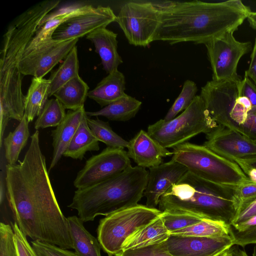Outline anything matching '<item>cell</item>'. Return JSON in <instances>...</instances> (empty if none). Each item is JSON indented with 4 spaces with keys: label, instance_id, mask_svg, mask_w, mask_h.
Wrapping results in <instances>:
<instances>
[{
    "label": "cell",
    "instance_id": "obj_5",
    "mask_svg": "<svg viewBox=\"0 0 256 256\" xmlns=\"http://www.w3.org/2000/svg\"><path fill=\"white\" fill-rule=\"evenodd\" d=\"M148 174L144 168L131 166L102 182L78 189L68 206L76 210L78 217L87 222L136 206L144 196Z\"/></svg>",
    "mask_w": 256,
    "mask_h": 256
},
{
    "label": "cell",
    "instance_id": "obj_17",
    "mask_svg": "<svg viewBox=\"0 0 256 256\" xmlns=\"http://www.w3.org/2000/svg\"><path fill=\"white\" fill-rule=\"evenodd\" d=\"M127 148L129 158L144 168L158 166L163 158L173 154L142 130L128 142Z\"/></svg>",
    "mask_w": 256,
    "mask_h": 256
},
{
    "label": "cell",
    "instance_id": "obj_8",
    "mask_svg": "<svg viewBox=\"0 0 256 256\" xmlns=\"http://www.w3.org/2000/svg\"><path fill=\"white\" fill-rule=\"evenodd\" d=\"M162 212L138 204L113 212L102 218L97 228L98 240L108 256L122 251L126 240L158 218Z\"/></svg>",
    "mask_w": 256,
    "mask_h": 256
},
{
    "label": "cell",
    "instance_id": "obj_41",
    "mask_svg": "<svg viewBox=\"0 0 256 256\" xmlns=\"http://www.w3.org/2000/svg\"><path fill=\"white\" fill-rule=\"evenodd\" d=\"M236 132L256 142V109L248 112L245 122Z\"/></svg>",
    "mask_w": 256,
    "mask_h": 256
},
{
    "label": "cell",
    "instance_id": "obj_48",
    "mask_svg": "<svg viewBox=\"0 0 256 256\" xmlns=\"http://www.w3.org/2000/svg\"><path fill=\"white\" fill-rule=\"evenodd\" d=\"M252 256H256V245L254 246V248Z\"/></svg>",
    "mask_w": 256,
    "mask_h": 256
},
{
    "label": "cell",
    "instance_id": "obj_31",
    "mask_svg": "<svg viewBox=\"0 0 256 256\" xmlns=\"http://www.w3.org/2000/svg\"><path fill=\"white\" fill-rule=\"evenodd\" d=\"M88 123L93 134L98 142L105 144L108 147L127 148L128 142L116 133L108 122L98 118L92 119L88 117Z\"/></svg>",
    "mask_w": 256,
    "mask_h": 256
},
{
    "label": "cell",
    "instance_id": "obj_12",
    "mask_svg": "<svg viewBox=\"0 0 256 256\" xmlns=\"http://www.w3.org/2000/svg\"><path fill=\"white\" fill-rule=\"evenodd\" d=\"M79 38L56 40L52 38L40 42L24 52L19 64L22 75L43 78L76 46Z\"/></svg>",
    "mask_w": 256,
    "mask_h": 256
},
{
    "label": "cell",
    "instance_id": "obj_2",
    "mask_svg": "<svg viewBox=\"0 0 256 256\" xmlns=\"http://www.w3.org/2000/svg\"><path fill=\"white\" fill-rule=\"evenodd\" d=\"M250 12L240 0L172 1L162 14L154 41L170 44L182 42L204 44L227 32H235Z\"/></svg>",
    "mask_w": 256,
    "mask_h": 256
},
{
    "label": "cell",
    "instance_id": "obj_26",
    "mask_svg": "<svg viewBox=\"0 0 256 256\" xmlns=\"http://www.w3.org/2000/svg\"><path fill=\"white\" fill-rule=\"evenodd\" d=\"M50 81L34 77L24 98V114L29 122L38 116L46 103L50 93Z\"/></svg>",
    "mask_w": 256,
    "mask_h": 256
},
{
    "label": "cell",
    "instance_id": "obj_29",
    "mask_svg": "<svg viewBox=\"0 0 256 256\" xmlns=\"http://www.w3.org/2000/svg\"><path fill=\"white\" fill-rule=\"evenodd\" d=\"M79 62L76 46H75L64 58L62 63L52 72L49 97L72 78L79 76Z\"/></svg>",
    "mask_w": 256,
    "mask_h": 256
},
{
    "label": "cell",
    "instance_id": "obj_19",
    "mask_svg": "<svg viewBox=\"0 0 256 256\" xmlns=\"http://www.w3.org/2000/svg\"><path fill=\"white\" fill-rule=\"evenodd\" d=\"M118 34L106 28L97 29L86 36L94 44L100 56L103 68L109 74L123 62L118 52Z\"/></svg>",
    "mask_w": 256,
    "mask_h": 256
},
{
    "label": "cell",
    "instance_id": "obj_3",
    "mask_svg": "<svg viewBox=\"0 0 256 256\" xmlns=\"http://www.w3.org/2000/svg\"><path fill=\"white\" fill-rule=\"evenodd\" d=\"M59 0L39 2L22 13L8 26L4 36L0 59V139L10 120L19 122L24 114L25 96L19 64L42 20L59 4Z\"/></svg>",
    "mask_w": 256,
    "mask_h": 256
},
{
    "label": "cell",
    "instance_id": "obj_7",
    "mask_svg": "<svg viewBox=\"0 0 256 256\" xmlns=\"http://www.w3.org/2000/svg\"><path fill=\"white\" fill-rule=\"evenodd\" d=\"M217 126L198 95L179 116L169 121L159 120L150 125L147 132L164 148H174L198 134H206Z\"/></svg>",
    "mask_w": 256,
    "mask_h": 256
},
{
    "label": "cell",
    "instance_id": "obj_18",
    "mask_svg": "<svg viewBox=\"0 0 256 256\" xmlns=\"http://www.w3.org/2000/svg\"><path fill=\"white\" fill-rule=\"evenodd\" d=\"M86 114L84 106L76 110H69L64 120L52 132L54 150L49 170L57 164L64 155Z\"/></svg>",
    "mask_w": 256,
    "mask_h": 256
},
{
    "label": "cell",
    "instance_id": "obj_30",
    "mask_svg": "<svg viewBox=\"0 0 256 256\" xmlns=\"http://www.w3.org/2000/svg\"><path fill=\"white\" fill-rule=\"evenodd\" d=\"M170 234L202 237L231 236L230 226L226 224L206 219L177 230Z\"/></svg>",
    "mask_w": 256,
    "mask_h": 256
},
{
    "label": "cell",
    "instance_id": "obj_6",
    "mask_svg": "<svg viewBox=\"0 0 256 256\" xmlns=\"http://www.w3.org/2000/svg\"><path fill=\"white\" fill-rule=\"evenodd\" d=\"M172 160L184 166L194 176L216 184L238 186L250 180L239 166L204 145L188 142L172 148Z\"/></svg>",
    "mask_w": 256,
    "mask_h": 256
},
{
    "label": "cell",
    "instance_id": "obj_22",
    "mask_svg": "<svg viewBox=\"0 0 256 256\" xmlns=\"http://www.w3.org/2000/svg\"><path fill=\"white\" fill-rule=\"evenodd\" d=\"M170 236L160 214L154 220L128 236L122 246V251L160 244L166 241Z\"/></svg>",
    "mask_w": 256,
    "mask_h": 256
},
{
    "label": "cell",
    "instance_id": "obj_33",
    "mask_svg": "<svg viewBox=\"0 0 256 256\" xmlns=\"http://www.w3.org/2000/svg\"><path fill=\"white\" fill-rule=\"evenodd\" d=\"M197 91L196 84L192 80H186L180 93L169 109L164 120L169 121L176 118L180 112L186 109L196 96Z\"/></svg>",
    "mask_w": 256,
    "mask_h": 256
},
{
    "label": "cell",
    "instance_id": "obj_15",
    "mask_svg": "<svg viewBox=\"0 0 256 256\" xmlns=\"http://www.w3.org/2000/svg\"><path fill=\"white\" fill-rule=\"evenodd\" d=\"M174 256H215L234 245L231 236L202 237L170 234L166 240Z\"/></svg>",
    "mask_w": 256,
    "mask_h": 256
},
{
    "label": "cell",
    "instance_id": "obj_46",
    "mask_svg": "<svg viewBox=\"0 0 256 256\" xmlns=\"http://www.w3.org/2000/svg\"><path fill=\"white\" fill-rule=\"evenodd\" d=\"M215 256H248L246 253L238 248V245L234 244Z\"/></svg>",
    "mask_w": 256,
    "mask_h": 256
},
{
    "label": "cell",
    "instance_id": "obj_45",
    "mask_svg": "<svg viewBox=\"0 0 256 256\" xmlns=\"http://www.w3.org/2000/svg\"><path fill=\"white\" fill-rule=\"evenodd\" d=\"M244 172L250 168L256 169V156H250L234 161Z\"/></svg>",
    "mask_w": 256,
    "mask_h": 256
},
{
    "label": "cell",
    "instance_id": "obj_35",
    "mask_svg": "<svg viewBox=\"0 0 256 256\" xmlns=\"http://www.w3.org/2000/svg\"><path fill=\"white\" fill-rule=\"evenodd\" d=\"M160 216L170 234L193 225L202 218L190 214L166 210Z\"/></svg>",
    "mask_w": 256,
    "mask_h": 256
},
{
    "label": "cell",
    "instance_id": "obj_10",
    "mask_svg": "<svg viewBox=\"0 0 256 256\" xmlns=\"http://www.w3.org/2000/svg\"><path fill=\"white\" fill-rule=\"evenodd\" d=\"M227 32L206 42L207 54L212 72V80H229L240 83L242 77L237 72L242 57L252 49L250 42H241Z\"/></svg>",
    "mask_w": 256,
    "mask_h": 256
},
{
    "label": "cell",
    "instance_id": "obj_39",
    "mask_svg": "<svg viewBox=\"0 0 256 256\" xmlns=\"http://www.w3.org/2000/svg\"><path fill=\"white\" fill-rule=\"evenodd\" d=\"M32 246L40 256H78L75 252L40 240H32Z\"/></svg>",
    "mask_w": 256,
    "mask_h": 256
},
{
    "label": "cell",
    "instance_id": "obj_13",
    "mask_svg": "<svg viewBox=\"0 0 256 256\" xmlns=\"http://www.w3.org/2000/svg\"><path fill=\"white\" fill-rule=\"evenodd\" d=\"M204 146L230 161L256 156V142L240 133L218 124L206 134Z\"/></svg>",
    "mask_w": 256,
    "mask_h": 256
},
{
    "label": "cell",
    "instance_id": "obj_23",
    "mask_svg": "<svg viewBox=\"0 0 256 256\" xmlns=\"http://www.w3.org/2000/svg\"><path fill=\"white\" fill-rule=\"evenodd\" d=\"M67 220L75 253L78 256H102L98 239L86 229L84 222L76 216L68 217Z\"/></svg>",
    "mask_w": 256,
    "mask_h": 256
},
{
    "label": "cell",
    "instance_id": "obj_20",
    "mask_svg": "<svg viewBox=\"0 0 256 256\" xmlns=\"http://www.w3.org/2000/svg\"><path fill=\"white\" fill-rule=\"evenodd\" d=\"M92 7L90 4H75L48 14L40 22V28L28 44L24 53L30 51L40 42L52 38L53 34L60 25L71 18L86 12Z\"/></svg>",
    "mask_w": 256,
    "mask_h": 256
},
{
    "label": "cell",
    "instance_id": "obj_24",
    "mask_svg": "<svg viewBox=\"0 0 256 256\" xmlns=\"http://www.w3.org/2000/svg\"><path fill=\"white\" fill-rule=\"evenodd\" d=\"M88 117L86 114L63 156L82 160L86 152L100 150L99 142L88 126Z\"/></svg>",
    "mask_w": 256,
    "mask_h": 256
},
{
    "label": "cell",
    "instance_id": "obj_1",
    "mask_svg": "<svg viewBox=\"0 0 256 256\" xmlns=\"http://www.w3.org/2000/svg\"><path fill=\"white\" fill-rule=\"evenodd\" d=\"M30 138L23 160L6 166V195L12 218L33 240L74 248L67 218L60 210L50 180L38 130Z\"/></svg>",
    "mask_w": 256,
    "mask_h": 256
},
{
    "label": "cell",
    "instance_id": "obj_38",
    "mask_svg": "<svg viewBox=\"0 0 256 256\" xmlns=\"http://www.w3.org/2000/svg\"><path fill=\"white\" fill-rule=\"evenodd\" d=\"M17 256H40L28 242L26 235L14 222L12 224Z\"/></svg>",
    "mask_w": 256,
    "mask_h": 256
},
{
    "label": "cell",
    "instance_id": "obj_11",
    "mask_svg": "<svg viewBox=\"0 0 256 256\" xmlns=\"http://www.w3.org/2000/svg\"><path fill=\"white\" fill-rule=\"evenodd\" d=\"M130 158L124 148L107 146L90 158L74 182L78 189L90 187L119 174L131 166Z\"/></svg>",
    "mask_w": 256,
    "mask_h": 256
},
{
    "label": "cell",
    "instance_id": "obj_40",
    "mask_svg": "<svg viewBox=\"0 0 256 256\" xmlns=\"http://www.w3.org/2000/svg\"><path fill=\"white\" fill-rule=\"evenodd\" d=\"M256 216V197L240 203L238 210L232 226H236Z\"/></svg>",
    "mask_w": 256,
    "mask_h": 256
},
{
    "label": "cell",
    "instance_id": "obj_21",
    "mask_svg": "<svg viewBox=\"0 0 256 256\" xmlns=\"http://www.w3.org/2000/svg\"><path fill=\"white\" fill-rule=\"evenodd\" d=\"M125 89L124 76L117 69L108 74L89 91L88 97L104 108L124 96Z\"/></svg>",
    "mask_w": 256,
    "mask_h": 256
},
{
    "label": "cell",
    "instance_id": "obj_14",
    "mask_svg": "<svg viewBox=\"0 0 256 256\" xmlns=\"http://www.w3.org/2000/svg\"><path fill=\"white\" fill-rule=\"evenodd\" d=\"M116 16L108 6H98L76 15L60 25L52 34L56 40L79 38L116 22Z\"/></svg>",
    "mask_w": 256,
    "mask_h": 256
},
{
    "label": "cell",
    "instance_id": "obj_49",
    "mask_svg": "<svg viewBox=\"0 0 256 256\" xmlns=\"http://www.w3.org/2000/svg\"></svg>",
    "mask_w": 256,
    "mask_h": 256
},
{
    "label": "cell",
    "instance_id": "obj_27",
    "mask_svg": "<svg viewBox=\"0 0 256 256\" xmlns=\"http://www.w3.org/2000/svg\"><path fill=\"white\" fill-rule=\"evenodd\" d=\"M88 89L87 84L78 76L61 87L53 96L65 109L76 110L84 106Z\"/></svg>",
    "mask_w": 256,
    "mask_h": 256
},
{
    "label": "cell",
    "instance_id": "obj_44",
    "mask_svg": "<svg viewBox=\"0 0 256 256\" xmlns=\"http://www.w3.org/2000/svg\"><path fill=\"white\" fill-rule=\"evenodd\" d=\"M244 76H248L256 86V38L250 54V62Z\"/></svg>",
    "mask_w": 256,
    "mask_h": 256
},
{
    "label": "cell",
    "instance_id": "obj_47",
    "mask_svg": "<svg viewBox=\"0 0 256 256\" xmlns=\"http://www.w3.org/2000/svg\"><path fill=\"white\" fill-rule=\"evenodd\" d=\"M247 20L250 26L256 30V12H251L249 14Z\"/></svg>",
    "mask_w": 256,
    "mask_h": 256
},
{
    "label": "cell",
    "instance_id": "obj_16",
    "mask_svg": "<svg viewBox=\"0 0 256 256\" xmlns=\"http://www.w3.org/2000/svg\"><path fill=\"white\" fill-rule=\"evenodd\" d=\"M148 182L144 193L148 207L156 208L160 197L188 172L187 168L175 160L150 168Z\"/></svg>",
    "mask_w": 256,
    "mask_h": 256
},
{
    "label": "cell",
    "instance_id": "obj_25",
    "mask_svg": "<svg viewBox=\"0 0 256 256\" xmlns=\"http://www.w3.org/2000/svg\"><path fill=\"white\" fill-rule=\"evenodd\" d=\"M142 102L125 94L120 98L96 112H86L88 116H102L111 120L127 121L140 110Z\"/></svg>",
    "mask_w": 256,
    "mask_h": 256
},
{
    "label": "cell",
    "instance_id": "obj_4",
    "mask_svg": "<svg viewBox=\"0 0 256 256\" xmlns=\"http://www.w3.org/2000/svg\"><path fill=\"white\" fill-rule=\"evenodd\" d=\"M237 187L212 182L188 171L160 197L158 210L190 214L230 226L240 205Z\"/></svg>",
    "mask_w": 256,
    "mask_h": 256
},
{
    "label": "cell",
    "instance_id": "obj_28",
    "mask_svg": "<svg viewBox=\"0 0 256 256\" xmlns=\"http://www.w3.org/2000/svg\"><path fill=\"white\" fill-rule=\"evenodd\" d=\"M15 130L10 132L4 139L5 158L8 164H16L20 153L27 144L30 136L29 122L24 114Z\"/></svg>",
    "mask_w": 256,
    "mask_h": 256
},
{
    "label": "cell",
    "instance_id": "obj_37",
    "mask_svg": "<svg viewBox=\"0 0 256 256\" xmlns=\"http://www.w3.org/2000/svg\"><path fill=\"white\" fill-rule=\"evenodd\" d=\"M0 256H17L13 229L3 222L0 224Z\"/></svg>",
    "mask_w": 256,
    "mask_h": 256
},
{
    "label": "cell",
    "instance_id": "obj_36",
    "mask_svg": "<svg viewBox=\"0 0 256 256\" xmlns=\"http://www.w3.org/2000/svg\"><path fill=\"white\" fill-rule=\"evenodd\" d=\"M114 256H174L168 251L166 241L146 247L123 250Z\"/></svg>",
    "mask_w": 256,
    "mask_h": 256
},
{
    "label": "cell",
    "instance_id": "obj_32",
    "mask_svg": "<svg viewBox=\"0 0 256 256\" xmlns=\"http://www.w3.org/2000/svg\"><path fill=\"white\" fill-rule=\"evenodd\" d=\"M65 110L56 98L48 100L34 122V128L58 126L66 117Z\"/></svg>",
    "mask_w": 256,
    "mask_h": 256
},
{
    "label": "cell",
    "instance_id": "obj_9",
    "mask_svg": "<svg viewBox=\"0 0 256 256\" xmlns=\"http://www.w3.org/2000/svg\"><path fill=\"white\" fill-rule=\"evenodd\" d=\"M172 1H128L120 7L116 22L128 42L146 47L154 41L164 12Z\"/></svg>",
    "mask_w": 256,
    "mask_h": 256
},
{
    "label": "cell",
    "instance_id": "obj_43",
    "mask_svg": "<svg viewBox=\"0 0 256 256\" xmlns=\"http://www.w3.org/2000/svg\"><path fill=\"white\" fill-rule=\"evenodd\" d=\"M240 203L256 197V182L250 181L239 186L236 188Z\"/></svg>",
    "mask_w": 256,
    "mask_h": 256
},
{
    "label": "cell",
    "instance_id": "obj_34",
    "mask_svg": "<svg viewBox=\"0 0 256 256\" xmlns=\"http://www.w3.org/2000/svg\"><path fill=\"white\" fill-rule=\"evenodd\" d=\"M234 244L242 247L256 244V216L236 226H230Z\"/></svg>",
    "mask_w": 256,
    "mask_h": 256
},
{
    "label": "cell",
    "instance_id": "obj_42",
    "mask_svg": "<svg viewBox=\"0 0 256 256\" xmlns=\"http://www.w3.org/2000/svg\"><path fill=\"white\" fill-rule=\"evenodd\" d=\"M240 94L246 97L250 102L252 109H256V86L249 78L244 76L239 84Z\"/></svg>",
    "mask_w": 256,
    "mask_h": 256
}]
</instances>
